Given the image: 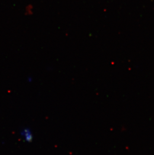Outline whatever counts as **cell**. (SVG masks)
Segmentation results:
<instances>
[{
	"label": "cell",
	"instance_id": "6da1fadb",
	"mask_svg": "<svg viewBox=\"0 0 154 155\" xmlns=\"http://www.w3.org/2000/svg\"><path fill=\"white\" fill-rule=\"evenodd\" d=\"M29 132L28 130H24L22 132L23 133L22 134V136L24 137V139H25V140H29L31 139V138H32V136H31L30 134L29 133V132Z\"/></svg>",
	"mask_w": 154,
	"mask_h": 155
}]
</instances>
